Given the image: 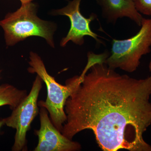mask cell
Here are the masks:
<instances>
[{
  "mask_svg": "<svg viewBox=\"0 0 151 151\" xmlns=\"http://www.w3.org/2000/svg\"><path fill=\"white\" fill-rule=\"evenodd\" d=\"M5 122L4 119H2L0 121V129H1V127H2L3 125H4Z\"/></svg>",
  "mask_w": 151,
  "mask_h": 151,
  "instance_id": "7c38bea8",
  "label": "cell"
},
{
  "mask_svg": "<svg viewBox=\"0 0 151 151\" xmlns=\"http://www.w3.org/2000/svg\"><path fill=\"white\" fill-rule=\"evenodd\" d=\"M103 18L115 24L119 19L128 18L140 27L144 18L136 9L133 0H96Z\"/></svg>",
  "mask_w": 151,
  "mask_h": 151,
  "instance_id": "ba28073f",
  "label": "cell"
},
{
  "mask_svg": "<svg viewBox=\"0 0 151 151\" xmlns=\"http://www.w3.org/2000/svg\"><path fill=\"white\" fill-rule=\"evenodd\" d=\"M36 10V6L32 3L22 4L17 10L8 14L0 21L7 45L12 46L27 38L35 36L45 39L50 46L54 47L53 24L37 17Z\"/></svg>",
  "mask_w": 151,
  "mask_h": 151,
  "instance_id": "3957f363",
  "label": "cell"
},
{
  "mask_svg": "<svg viewBox=\"0 0 151 151\" xmlns=\"http://www.w3.org/2000/svg\"><path fill=\"white\" fill-rule=\"evenodd\" d=\"M42 82L41 78L37 76L29 94L13 110L10 116L4 119L7 127L16 130L12 151H24L27 148V134L32 122L39 113L37 100Z\"/></svg>",
  "mask_w": 151,
  "mask_h": 151,
  "instance_id": "5b68a950",
  "label": "cell"
},
{
  "mask_svg": "<svg viewBox=\"0 0 151 151\" xmlns=\"http://www.w3.org/2000/svg\"><path fill=\"white\" fill-rule=\"evenodd\" d=\"M40 127L35 131L38 143L34 151H74L81 148L80 144L68 139L55 128L45 108L41 107Z\"/></svg>",
  "mask_w": 151,
  "mask_h": 151,
  "instance_id": "52a82bcc",
  "label": "cell"
},
{
  "mask_svg": "<svg viewBox=\"0 0 151 151\" xmlns=\"http://www.w3.org/2000/svg\"><path fill=\"white\" fill-rule=\"evenodd\" d=\"M141 28L135 35L127 39H113L111 54L105 62L113 69L134 72L140 64L143 55L151 51V19H143Z\"/></svg>",
  "mask_w": 151,
  "mask_h": 151,
  "instance_id": "277c9868",
  "label": "cell"
},
{
  "mask_svg": "<svg viewBox=\"0 0 151 151\" xmlns=\"http://www.w3.org/2000/svg\"><path fill=\"white\" fill-rule=\"evenodd\" d=\"M29 63L30 67L28 70L31 73H36L46 85L47 97L45 101H40L38 105L48 111L50 118L55 128L61 133L63 124L66 121L64 107L68 97L83 79L84 72L80 76H76L67 80L65 85L58 83L54 77L47 71L40 57L36 53L31 52Z\"/></svg>",
  "mask_w": 151,
  "mask_h": 151,
  "instance_id": "7a4b0ae2",
  "label": "cell"
},
{
  "mask_svg": "<svg viewBox=\"0 0 151 151\" xmlns=\"http://www.w3.org/2000/svg\"><path fill=\"white\" fill-rule=\"evenodd\" d=\"M22 4H27L30 2H31L33 0H20Z\"/></svg>",
  "mask_w": 151,
  "mask_h": 151,
  "instance_id": "8fae6325",
  "label": "cell"
},
{
  "mask_svg": "<svg viewBox=\"0 0 151 151\" xmlns=\"http://www.w3.org/2000/svg\"><path fill=\"white\" fill-rule=\"evenodd\" d=\"M81 1L73 0L65 7L55 12V14L66 16L70 20V29L66 37L61 41V46H65L69 41L77 45H82L86 36L93 38L97 43H103L98 38L99 36L92 31L90 26V23L97 18V15L92 14L88 18L83 16L80 10Z\"/></svg>",
  "mask_w": 151,
  "mask_h": 151,
  "instance_id": "8992f818",
  "label": "cell"
},
{
  "mask_svg": "<svg viewBox=\"0 0 151 151\" xmlns=\"http://www.w3.org/2000/svg\"><path fill=\"white\" fill-rule=\"evenodd\" d=\"M105 60L85 66L82 81L65 102L61 133L72 140L92 130L103 151H151L143 138L151 125V56L150 73L144 79L121 75Z\"/></svg>",
  "mask_w": 151,
  "mask_h": 151,
  "instance_id": "6da1fadb",
  "label": "cell"
},
{
  "mask_svg": "<svg viewBox=\"0 0 151 151\" xmlns=\"http://www.w3.org/2000/svg\"><path fill=\"white\" fill-rule=\"evenodd\" d=\"M135 6L140 14L151 16V0H133Z\"/></svg>",
  "mask_w": 151,
  "mask_h": 151,
  "instance_id": "30bf717a",
  "label": "cell"
},
{
  "mask_svg": "<svg viewBox=\"0 0 151 151\" xmlns=\"http://www.w3.org/2000/svg\"><path fill=\"white\" fill-rule=\"evenodd\" d=\"M27 95L26 90L17 89L9 84H2L0 85V107L8 105L13 110Z\"/></svg>",
  "mask_w": 151,
  "mask_h": 151,
  "instance_id": "9c48e42d",
  "label": "cell"
}]
</instances>
